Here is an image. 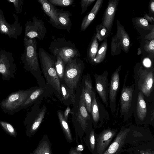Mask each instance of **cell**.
<instances>
[{"instance_id":"cell-4","label":"cell","mask_w":154,"mask_h":154,"mask_svg":"<svg viewBox=\"0 0 154 154\" xmlns=\"http://www.w3.org/2000/svg\"><path fill=\"white\" fill-rule=\"evenodd\" d=\"M134 79L135 87L143 94L145 100L154 101V69L140 67L134 71Z\"/></svg>"},{"instance_id":"cell-37","label":"cell","mask_w":154,"mask_h":154,"mask_svg":"<svg viewBox=\"0 0 154 154\" xmlns=\"http://www.w3.org/2000/svg\"><path fill=\"white\" fill-rule=\"evenodd\" d=\"M144 65L147 67H149L151 64V61L148 58L145 59L143 61Z\"/></svg>"},{"instance_id":"cell-21","label":"cell","mask_w":154,"mask_h":154,"mask_svg":"<svg viewBox=\"0 0 154 154\" xmlns=\"http://www.w3.org/2000/svg\"><path fill=\"white\" fill-rule=\"evenodd\" d=\"M56 15L58 22L57 29L66 30L69 33L72 26L70 18L72 15L71 13L69 11L57 8Z\"/></svg>"},{"instance_id":"cell-35","label":"cell","mask_w":154,"mask_h":154,"mask_svg":"<svg viewBox=\"0 0 154 154\" xmlns=\"http://www.w3.org/2000/svg\"><path fill=\"white\" fill-rule=\"evenodd\" d=\"M95 0H82L80 2L82 9L81 15L83 14L86 11L88 7Z\"/></svg>"},{"instance_id":"cell-40","label":"cell","mask_w":154,"mask_h":154,"mask_svg":"<svg viewBox=\"0 0 154 154\" xmlns=\"http://www.w3.org/2000/svg\"><path fill=\"white\" fill-rule=\"evenodd\" d=\"M123 43L124 46H128L129 45V41L127 38H124L123 40Z\"/></svg>"},{"instance_id":"cell-7","label":"cell","mask_w":154,"mask_h":154,"mask_svg":"<svg viewBox=\"0 0 154 154\" xmlns=\"http://www.w3.org/2000/svg\"><path fill=\"white\" fill-rule=\"evenodd\" d=\"M84 66L83 62L77 57L70 58L65 65L63 81L74 92L77 87Z\"/></svg>"},{"instance_id":"cell-6","label":"cell","mask_w":154,"mask_h":154,"mask_svg":"<svg viewBox=\"0 0 154 154\" xmlns=\"http://www.w3.org/2000/svg\"><path fill=\"white\" fill-rule=\"evenodd\" d=\"M48 49L53 56L56 57L60 56L66 64L70 58L81 56L74 43L63 38L55 39L51 42Z\"/></svg>"},{"instance_id":"cell-2","label":"cell","mask_w":154,"mask_h":154,"mask_svg":"<svg viewBox=\"0 0 154 154\" xmlns=\"http://www.w3.org/2000/svg\"><path fill=\"white\" fill-rule=\"evenodd\" d=\"M38 56L42 72L46 83L54 90L61 100V82L55 67L56 57L42 48H39Z\"/></svg>"},{"instance_id":"cell-33","label":"cell","mask_w":154,"mask_h":154,"mask_svg":"<svg viewBox=\"0 0 154 154\" xmlns=\"http://www.w3.org/2000/svg\"><path fill=\"white\" fill-rule=\"evenodd\" d=\"M9 3H12L16 11V14L20 13L22 11V6L23 4V0H7Z\"/></svg>"},{"instance_id":"cell-8","label":"cell","mask_w":154,"mask_h":154,"mask_svg":"<svg viewBox=\"0 0 154 154\" xmlns=\"http://www.w3.org/2000/svg\"><path fill=\"white\" fill-rule=\"evenodd\" d=\"M128 71L125 75L120 97V116L124 122L127 121L133 114L135 84L127 86Z\"/></svg>"},{"instance_id":"cell-31","label":"cell","mask_w":154,"mask_h":154,"mask_svg":"<svg viewBox=\"0 0 154 154\" xmlns=\"http://www.w3.org/2000/svg\"><path fill=\"white\" fill-rule=\"evenodd\" d=\"M54 6L65 7L72 5L75 0H48Z\"/></svg>"},{"instance_id":"cell-14","label":"cell","mask_w":154,"mask_h":154,"mask_svg":"<svg viewBox=\"0 0 154 154\" xmlns=\"http://www.w3.org/2000/svg\"><path fill=\"white\" fill-rule=\"evenodd\" d=\"M108 73L104 71L101 75L95 74L94 77L95 81V90L107 108L109 105Z\"/></svg>"},{"instance_id":"cell-15","label":"cell","mask_w":154,"mask_h":154,"mask_svg":"<svg viewBox=\"0 0 154 154\" xmlns=\"http://www.w3.org/2000/svg\"><path fill=\"white\" fill-rule=\"evenodd\" d=\"M129 131V127L122 126L113 141L103 154H120L126 151V149L123 148L125 145V140Z\"/></svg>"},{"instance_id":"cell-29","label":"cell","mask_w":154,"mask_h":154,"mask_svg":"<svg viewBox=\"0 0 154 154\" xmlns=\"http://www.w3.org/2000/svg\"><path fill=\"white\" fill-rule=\"evenodd\" d=\"M55 63V69L60 82L63 81V79L66 64L59 56L56 57Z\"/></svg>"},{"instance_id":"cell-16","label":"cell","mask_w":154,"mask_h":154,"mask_svg":"<svg viewBox=\"0 0 154 154\" xmlns=\"http://www.w3.org/2000/svg\"><path fill=\"white\" fill-rule=\"evenodd\" d=\"M121 67H119L112 74L109 86V103L111 112L114 113L116 110V101L119 91L120 73Z\"/></svg>"},{"instance_id":"cell-41","label":"cell","mask_w":154,"mask_h":154,"mask_svg":"<svg viewBox=\"0 0 154 154\" xmlns=\"http://www.w3.org/2000/svg\"><path fill=\"white\" fill-rule=\"evenodd\" d=\"M149 48L152 50H153L154 49V40H152L150 42L149 44Z\"/></svg>"},{"instance_id":"cell-42","label":"cell","mask_w":154,"mask_h":154,"mask_svg":"<svg viewBox=\"0 0 154 154\" xmlns=\"http://www.w3.org/2000/svg\"><path fill=\"white\" fill-rule=\"evenodd\" d=\"M106 32V29L105 28H103L100 31V34L102 36H103L105 35Z\"/></svg>"},{"instance_id":"cell-44","label":"cell","mask_w":154,"mask_h":154,"mask_svg":"<svg viewBox=\"0 0 154 154\" xmlns=\"http://www.w3.org/2000/svg\"><path fill=\"white\" fill-rule=\"evenodd\" d=\"M71 152L73 154H82L81 153L79 152L74 150L71 151Z\"/></svg>"},{"instance_id":"cell-36","label":"cell","mask_w":154,"mask_h":154,"mask_svg":"<svg viewBox=\"0 0 154 154\" xmlns=\"http://www.w3.org/2000/svg\"><path fill=\"white\" fill-rule=\"evenodd\" d=\"M49 147L47 144H43L40 146L38 148V154H50Z\"/></svg>"},{"instance_id":"cell-18","label":"cell","mask_w":154,"mask_h":154,"mask_svg":"<svg viewBox=\"0 0 154 154\" xmlns=\"http://www.w3.org/2000/svg\"><path fill=\"white\" fill-rule=\"evenodd\" d=\"M93 88L91 78L89 75H87L85 78L81 95L83 99L86 109L89 113L91 112V96Z\"/></svg>"},{"instance_id":"cell-3","label":"cell","mask_w":154,"mask_h":154,"mask_svg":"<svg viewBox=\"0 0 154 154\" xmlns=\"http://www.w3.org/2000/svg\"><path fill=\"white\" fill-rule=\"evenodd\" d=\"M24 52L21 54L20 59L26 71L30 72L37 80L41 74L37 52V42L35 38H24Z\"/></svg>"},{"instance_id":"cell-9","label":"cell","mask_w":154,"mask_h":154,"mask_svg":"<svg viewBox=\"0 0 154 154\" xmlns=\"http://www.w3.org/2000/svg\"><path fill=\"white\" fill-rule=\"evenodd\" d=\"M92 121L95 128L102 126L105 122L109 119V115L93 88L91 96Z\"/></svg>"},{"instance_id":"cell-34","label":"cell","mask_w":154,"mask_h":154,"mask_svg":"<svg viewBox=\"0 0 154 154\" xmlns=\"http://www.w3.org/2000/svg\"><path fill=\"white\" fill-rule=\"evenodd\" d=\"M0 125L6 131L11 134L15 132L13 126L10 123L3 121H0Z\"/></svg>"},{"instance_id":"cell-22","label":"cell","mask_w":154,"mask_h":154,"mask_svg":"<svg viewBox=\"0 0 154 154\" xmlns=\"http://www.w3.org/2000/svg\"><path fill=\"white\" fill-rule=\"evenodd\" d=\"M126 150L130 154H154V141L140 142Z\"/></svg>"},{"instance_id":"cell-28","label":"cell","mask_w":154,"mask_h":154,"mask_svg":"<svg viewBox=\"0 0 154 154\" xmlns=\"http://www.w3.org/2000/svg\"><path fill=\"white\" fill-rule=\"evenodd\" d=\"M57 112L60 122L66 137L69 140L72 141V137L69 128L62 112L58 110Z\"/></svg>"},{"instance_id":"cell-24","label":"cell","mask_w":154,"mask_h":154,"mask_svg":"<svg viewBox=\"0 0 154 154\" xmlns=\"http://www.w3.org/2000/svg\"><path fill=\"white\" fill-rule=\"evenodd\" d=\"M102 1V0L97 1L89 13L83 19L81 25L80 30L81 31L85 30L94 19L100 7Z\"/></svg>"},{"instance_id":"cell-38","label":"cell","mask_w":154,"mask_h":154,"mask_svg":"<svg viewBox=\"0 0 154 154\" xmlns=\"http://www.w3.org/2000/svg\"><path fill=\"white\" fill-rule=\"evenodd\" d=\"M70 112V109L69 107H67L64 113V116L66 120L67 121V118L69 112Z\"/></svg>"},{"instance_id":"cell-45","label":"cell","mask_w":154,"mask_h":154,"mask_svg":"<svg viewBox=\"0 0 154 154\" xmlns=\"http://www.w3.org/2000/svg\"><path fill=\"white\" fill-rule=\"evenodd\" d=\"M70 154H73L72 152H70Z\"/></svg>"},{"instance_id":"cell-19","label":"cell","mask_w":154,"mask_h":154,"mask_svg":"<svg viewBox=\"0 0 154 154\" xmlns=\"http://www.w3.org/2000/svg\"><path fill=\"white\" fill-rule=\"evenodd\" d=\"M31 111L28 112L25 119V122H29L32 121L31 127L32 131L36 130L38 127L45 117L46 112L45 107L38 113H37L35 105L32 107Z\"/></svg>"},{"instance_id":"cell-17","label":"cell","mask_w":154,"mask_h":154,"mask_svg":"<svg viewBox=\"0 0 154 154\" xmlns=\"http://www.w3.org/2000/svg\"><path fill=\"white\" fill-rule=\"evenodd\" d=\"M79 100L77 119L83 130L86 131L88 128L92 127V121L86 109L83 99L81 95Z\"/></svg>"},{"instance_id":"cell-1","label":"cell","mask_w":154,"mask_h":154,"mask_svg":"<svg viewBox=\"0 0 154 154\" xmlns=\"http://www.w3.org/2000/svg\"><path fill=\"white\" fill-rule=\"evenodd\" d=\"M133 114L136 124L154 127V101L146 100L143 94L135 87Z\"/></svg>"},{"instance_id":"cell-13","label":"cell","mask_w":154,"mask_h":154,"mask_svg":"<svg viewBox=\"0 0 154 154\" xmlns=\"http://www.w3.org/2000/svg\"><path fill=\"white\" fill-rule=\"evenodd\" d=\"M117 128H108L99 134H95V154H103L108 148L117 133Z\"/></svg>"},{"instance_id":"cell-26","label":"cell","mask_w":154,"mask_h":154,"mask_svg":"<svg viewBox=\"0 0 154 154\" xmlns=\"http://www.w3.org/2000/svg\"><path fill=\"white\" fill-rule=\"evenodd\" d=\"M86 143L92 154H95L96 139L94 129L91 127L86 131Z\"/></svg>"},{"instance_id":"cell-5","label":"cell","mask_w":154,"mask_h":154,"mask_svg":"<svg viewBox=\"0 0 154 154\" xmlns=\"http://www.w3.org/2000/svg\"><path fill=\"white\" fill-rule=\"evenodd\" d=\"M35 88L20 90L11 93L2 100L0 106L4 112L12 115L23 109V105Z\"/></svg>"},{"instance_id":"cell-10","label":"cell","mask_w":154,"mask_h":154,"mask_svg":"<svg viewBox=\"0 0 154 154\" xmlns=\"http://www.w3.org/2000/svg\"><path fill=\"white\" fill-rule=\"evenodd\" d=\"M17 70L16 65L12 53L4 50L0 51V74L3 81L15 79Z\"/></svg>"},{"instance_id":"cell-12","label":"cell","mask_w":154,"mask_h":154,"mask_svg":"<svg viewBox=\"0 0 154 154\" xmlns=\"http://www.w3.org/2000/svg\"><path fill=\"white\" fill-rule=\"evenodd\" d=\"M12 14L15 21L13 24H11L6 20L3 12L0 8V33L7 35L11 38L17 39L22 33L23 27L19 22L17 15L13 13Z\"/></svg>"},{"instance_id":"cell-11","label":"cell","mask_w":154,"mask_h":154,"mask_svg":"<svg viewBox=\"0 0 154 154\" xmlns=\"http://www.w3.org/2000/svg\"><path fill=\"white\" fill-rule=\"evenodd\" d=\"M47 32L44 22L35 16L32 18V21H27L25 24L24 38L32 39L36 38L43 40Z\"/></svg>"},{"instance_id":"cell-43","label":"cell","mask_w":154,"mask_h":154,"mask_svg":"<svg viewBox=\"0 0 154 154\" xmlns=\"http://www.w3.org/2000/svg\"><path fill=\"white\" fill-rule=\"evenodd\" d=\"M152 11L153 12L154 11V2H152L150 5Z\"/></svg>"},{"instance_id":"cell-30","label":"cell","mask_w":154,"mask_h":154,"mask_svg":"<svg viewBox=\"0 0 154 154\" xmlns=\"http://www.w3.org/2000/svg\"><path fill=\"white\" fill-rule=\"evenodd\" d=\"M98 46V43L97 41L96 37L93 39L90 46L89 48L88 53V56L90 60L94 62Z\"/></svg>"},{"instance_id":"cell-39","label":"cell","mask_w":154,"mask_h":154,"mask_svg":"<svg viewBox=\"0 0 154 154\" xmlns=\"http://www.w3.org/2000/svg\"><path fill=\"white\" fill-rule=\"evenodd\" d=\"M140 22L143 26H147L148 25V23L147 21L145 19H140Z\"/></svg>"},{"instance_id":"cell-27","label":"cell","mask_w":154,"mask_h":154,"mask_svg":"<svg viewBox=\"0 0 154 154\" xmlns=\"http://www.w3.org/2000/svg\"><path fill=\"white\" fill-rule=\"evenodd\" d=\"M44 91L42 88H35L30 94L29 97L24 103L23 108H26L31 105Z\"/></svg>"},{"instance_id":"cell-23","label":"cell","mask_w":154,"mask_h":154,"mask_svg":"<svg viewBox=\"0 0 154 154\" xmlns=\"http://www.w3.org/2000/svg\"><path fill=\"white\" fill-rule=\"evenodd\" d=\"M116 1H112L109 2L106 10L103 21V25L109 29L111 26L117 5Z\"/></svg>"},{"instance_id":"cell-25","label":"cell","mask_w":154,"mask_h":154,"mask_svg":"<svg viewBox=\"0 0 154 154\" xmlns=\"http://www.w3.org/2000/svg\"><path fill=\"white\" fill-rule=\"evenodd\" d=\"M61 100L66 106L73 104L75 102L74 92L62 82L61 83Z\"/></svg>"},{"instance_id":"cell-32","label":"cell","mask_w":154,"mask_h":154,"mask_svg":"<svg viewBox=\"0 0 154 154\" xmlns=\"http://www.w3.org/2000/svg\"><path fill=\"white\" fill-rule=\"evenodd\" d=\"M106 49V44L104 43L100 48L96 57L94 58V62L96 63L102 61L104 58Z\"/></svg>"},{"instance_id":"cell-20","label":"cell","mask_w":154,"mask_h":154,"mask_svg":"<svg viewBox=\"0 0 154 154\" xmlns=\"http://www.w3.org/2000/svg\"><path fill=\"white\" fill-rule=\"evenodd\" d=\"M44 12L48 17L49 22L52 26L57 28L58 25L56 13L57 8L50 2L48 0H38Z\"/></svg>"}]
</instances>
